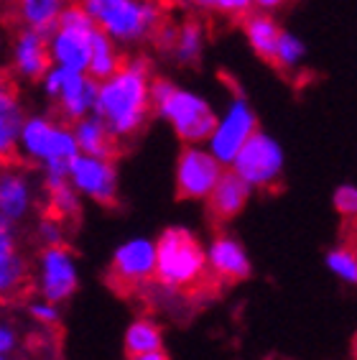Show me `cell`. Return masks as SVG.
I'll return each instance as SVG.
<instances>
[{
  "label": "cell",
  "mask_w": 357,
  "mask_h": 360,
  "mask_svg": "<svg viewBox=\"0 0 357 360\" xmlns=\"http://www.w3.org/2000/svg\"><path fill=\"white\" fill-rule=\"evenodd\" d=\"M281 23L275 21L273 13H266V11H247L242 15V34H245L247 46L253 49V54L263 62L271 64L275 51V44H278V36H281Z\"/></svg>",
  "instance_id": "22"
},
{
  "label": "cell",
  "mask_w": 357,
  "mask_h": 360,
  "mask_svg": "<svg viewBox=\"0 0 357 360\" xmlns=\"http://www.w3.org/2000/svg\"><path fill=\"white\" fill-rule=\"evenodd\" d=\"M11 67L23 82H39L44 72L51 67L46 34L34 28H21L11 44Z\"/></svg>",
  "instance_id": "18"
},
{
  "label": "cell",
  "mask_w": 357,
  "mask_h": 360,
  "mask_svg": "<svg viewBox=\"0 0 357 360\" xmlns=\"http://www.w3.org/2000/svg\"><path fill=\"white\" fill-rule=\"evenodd\" d=\"M97 28L79 3H69L59 21L46 31L48 59L54 67L72 72H87L89 46Z\"/></svg>",
  "instance_id": "6"
},
{
  "label": "cell",
  "mask_w": 357,
  "mask_h": 360,
  "mask_svg": "<svg viewBox=\"0 0 357 360\" xmlns=\"http://www.w3.org/2000/svg\"><path fill=\"white\" fill-rule=\"evenodd\" d=\"M207 274L222 281H245L253 274V264L245 245L233 236H214L205 248Z\"/></svg>",
  "instance_id": "17"
},
{
  "label": "cell",
  "mask_w": 357,
  "mask_h": 360,
  "mask_svg": "<svg viewBox=\"0 0 357 360\" xmlns=\"http://www.w3.org/2000/svg\"><path fill=\"white\" fill-rule=\"evenodd\" d=\"M327 269L332 271V276H337L344 284L357 286V253L350 248H332L327 253Z\"/></svg>",
  "instance_id": "28"
},
{
  "label": "cell",
  "mask_w": 357,
  "mask_h": 360,
  "mask_svg": "<svg viewBox=\"0 0 357 360\" xmlns=\"http://www.w3.org/2000/svg\"><path fill=\"white\" fill-rule=\"evenodd\" d=\"M18 342H21L18 330L11 322L0 319V355H13L18 350Z\"/></svg>",
  "instance_id": "32"
},
{
  "label": "cell",
  "mask_w": 357,
  "mask_h": 360,
  "mask_svg": "<svg viewBox=\"0 0 357 360\" xmlns=\"http://www.w3.org/2000/svg\"><path fill=\"white\" fill-rule=\"evenodd\" d=\"M258 131V115L255 108L247 103L242 95H235L227 100L222 112H217V120L212 125L209 139L205 146L209 148L214 159L220 161L222 167H230V161L235 159V153L240 151L245 141Z\"/></svg>",
  "instance_id": "11"
},
{
  "label": "cell",
  "mask_w": 357,
  "mask_h": 360,
  "mask_svg": "<svg viewBox=\"0 0 357 360\" xmlns=\"http://www.w3.org/2000/svg\"><path fill=\"white\" fill-rule=\"evenodd\" d=\"M28 317L34 319L36 325L44 327H56L62 322V304H54V302H46V299L36 297L26 304Z\"/></svg>",
  "instance_id": "30"
},
{
  "label": "cell",
  "mask_w": 357,
  "mask_h": 360,
  "mask_svg": "<svg viewBox=\"0 0 357 360\" xmlns=\"http://www.w3.org/2000/svg\"><path fill=\"white\" fill-rule=\"evenodd\" d=\"M41 187L46 192L48 212L62 217L64 222L82 215V197L67 179V169H44Z\"/></svg>",
  "instance_id": "21"
},
{
  "label": "cell",
  "mask_w": 357,
  "mask_h": 360,
  "mask_svg": "<svg viewBox=\"0 0 357 360\" xmlns=\"http://www.w3.org/2000/svg\"><path fill=\"white\" fill-rule=\"evenodd\" d=\"M304 62H306V44L296 34L283 28L281 36H278V44H275L271 64L281 72H299L304 67Z\"/></svg>",
  "instance_id": "27"
},
{
  "label": "cell",
  "mask_w": 357,
  "mask_h": 360,
  "mask_svg": "<svg viewBox=\"0 0 357 360\" xmlns=\"http://www.w3.org/2000/svg\"><path fill=\"white\" fill-rule=\"evenodd\" d=\"M69 184L79 192L82 200L110 207L120 197V174L112 156H89L77 153L67 167Z\"/></svg>",
  "instance_id": "12"
},
{
  "label": "cell",
  "mask_w": 357,
  "mask_h": 360,
  "mask_svg": "<svg viewBox=\"0 0 357 360\" xmlns=\"http://www.w3.org/2000/svg\"><path fill=\"white\" fill-rule=\"evenodd\" d=\"M0 360H11V355H0Z\"/></svg>",
  "instance_id": "38"
},
{
  "label": "cell",
  "mask_w": 357,
  "mask_h": 360,
  "mask_svg": "<svg viewBox=\"0 0 357 360\" xmlns=\"http://www.w3.org/2000/svg\"><path fill=\"white\" fill-rule=\"evenodd\" d=\"M31 276V266L18 245V225L0 217V299L21 294Z\"/></svg>",
  "instance_id": "16"
},
{
  "label": "cell",
  "mask_w": 357,
  "mask_h": 360,
  "mask_svg": "<svg viewBox=\"0 0 357 360\" xmlns=\"http://www.w3.org/2000/svg\"><path fill=\"white\" fill-rule=\"evenodd\" d=\"M26 120V110L15 87L0 77V164L18 156V136Z\"/></svg>",
  "instance_id": "19"
},
{
  "label": "cell",
  "mask_w": 357,
  "mask_h": 360,
  "mask_svg": "<svg viewBox=\"0 0 357 360\" xmlns=\"http://www.w3.org/2000/svg\"><path fill=\"white\" fill-rule=\"evenodd\" d=\"M335 210L342 217H357V184H342L335 189Z\"/></svg>",
  "instance_id": "31"
},
{
  "label": "cell",
  "mask_w": 357,
  "mask_h": 360,
  "mask_svg": "<svg viewBox=\"0 0 357 360\" xmlns=\"http://www.w3.org/2000/svg\"><path fill=\"white\" fill-rule=\"evenodd\" d=\"M192 8L202 11V13H225L227 0H186Z\"/></svg>",
  "instance_id": "33"
},
{
  "label": "cell",
  "mask_w": 357,
  "mask_h": 360,
  "mask_svg": "<svg viewBox=\"0 0 357 360\" xmlns=\"http://www.w3.org/2000/svg\"><path fill=\"white\" fill-rule=\"evenodd\" d=\"M128 360H169V355L164 350H156V353H143V355H128Z\"/></svg>",
  "instance_id": "36"
},
{
  "label": "cell",
  "mask_w": 357,
  "mask_h": 360,
  "mask_svg": "<svg viewBox=\"0 0 357 360\" xmlns=\"http://www.w3.org/2000/svg\"><path fill=\"white\" fill-rule=\"evenodd\" d=\"M289 3V0H253V8L255 11H266V13H273L278 8H283Z\"/></svg>",
  "instance_id": "35"
},
{
  "label": "cell",
  "mask_w": 357,
  "mask_h": 360,
  "mask_svg": "<svg viewBox=\"0 0 357 360\" xmlns=\"http://www.w3.org/2000/svg\"><path fill=\"white\" fill-rule=\"evenodd\" d=\"M72 133H74L79 153H89V156H115L117 141L112 139L108 125L97 118L95 112L74 120L72 123Z\"/></svg>",
  "instance_id": "23"
},
{
  "label": "cell",
  "mask_w": 357,
  "mask_h": 360,
  "mask_svg": "<svg viewBox=\"0 0 357 360\" xmlns=\"http://www.w3.org/2000/svg\"><path fill=\"white\" fill-rule=\"evenodd\" d=\"M36 240L41 245H62L67 240V222L51 212L41 215L36 222Z\"/></svg>",
  "instance_id": "29"
},
{
  "label": "cell",
  "mask_w": 357,
  "mask_h": 360,
  "mask_svg": "<svg viewBox=\"0 0 357 360\" xmlns=\"http://www.w3.org/2000/svg\"><path fill=\"white\" fill-rule=\"evenodd\" d=\"M156 278V240L145 236L128 238L112 250L108 281L123 294L148 289Z\"/></svg>",
  "instance_id": "10"
},
{
  "label": "cell",
  "mask_w": 357,
  "mask_h": 360,
  "mask_svg": "<svg viewBox=\"0 0 357 360\" xmlns=\"http://www.w3.org/2000/svg\"><path fill=\"white\" fill-rule=\"evenodd\" d=\"M207 276L205 245L189 228L171 225L156 238V284L186 291Z\"/></svg>",
  "instance_id": "4"
},
{
  "label": "cell",
  "mask_w": 357,
  "mask_h": 360,
  "mask_svg": "<svg viewBox=\"0 0 357 360\" xmlns=\"http://www.w3.org/2000/svg\"><path fill=\"white\" fill-rule=\"evenodd\" d=\"M247 187L253 189H271L275 187L283 176L286 169V153L283 146L266 131H258L245 141L240 151L235 153V159L230 161V167Z\"/></svg>",
  "instance_id": "7"
},
{
  "label": "cell",
  "mask_w": 357,
  "mask_h": 360,
  "mask_svg": "<svg viewBox=\"0 0 357 360\" xmlns=\"http://www.w3.org/2000/svg\"><path fill=\"white\" fill-rule=\"evenodd\" d=\"M39 84H41L44 97L54 103L59 118L67 123H74L95 110L97 79H92L87 72L62 70L51 64L41 75Z\"/></svg>",
  "instance_id": "8"
},
{
  "label": "cell",
  "mask_w": 357,
  "mask_h": 360,
  "mask_svg": "<svg viewBox=\"0 0 357 360\" xmlns=\"http://www.w3.org/2000/svg\"><path fill=\"white\" fill-rule=\"evenodd\" d=\"M352 355H355V360H357V335H355V340H352Z\"/></svg>",
  "instance_id": "37"
},
{
  "label": "cell",
  "mask_w": 357,
  "mask_h": 360,
  "mask_svg": "<svg viewBox=\"0 0 357 360\" xmlns=\"http://www.w3.org/2000/svg\"><path fill=\"white\" fill-rule=\"evenodd\" d=\"M250 197H253V189L247 187L233 169H225L205 202L209 205L214 220H233L247 207Z\"/></svg>",
  "instance_id": "20"
},
{
  "label": "cell",
  "mask_w": 357,
  "mask_h": 360,
  "mask_svg": "<svg viewBox=\"0 0 357 360\" xmlns=\"http://www.w3.org/2000/svg\"><path fill=\"white\" fill-rule=\"evenodd\" d=\"M97 31L120 46H138L153 39L164 23V8L156 0H79Z\"/></svg>",
  "instance_id": "3"
},
{
  "label": "cell",
  "mask_w": 357,
  "mask_h": 360,
  "mask_svg": "<svg viewBox=\"0 0 357 360\" xmlns=\"http://www.w3.org/2000/svg\"><path fill=\"white\" fill-rule=\"evenodd\" d=\"M125 355H143L164 350V330L153 317H136L125 327Z\"/></svg>",
  "instance_id": "25"
},
{
  "label": "cell",
  "mask_w": 357,
  "mask_h": 360,
  "mask_svg": "<svg viewBox=\"0 0 357 360\" xmlns=\"http://www.w3.org/2000/svg\"><path fill=\"white\" fill-rule=\"evenodd\" d=\"M120 64H123L120 44H115L110 36H105L103 31H97L95 39H92V46H89L87 75L100 82L105 77H110L112 72H117Z\"/></svg>",
  "instance_id": "26"
},
{
  "label": "cell",
  "mask_w": 357,
  "mask_h": 360,
  "mask_svg": "<svg viewBox=\"0 0 357 360\" xmlns=\"http://www.w3.org/2000/svg\"><path fill=\"white\" fill-rule=\"evenodd\" d=\"M77 148L72 123L46 112L26 115L18 136V156L28 164L44 169H67L74 159Z\"/></svg>",
  "instance_id": "5"
},
{
  "label": "cell",
  "mask_w": 357,
  "mask_h": 360,
  "mask_svg": "<svg viewBox=\"0 0 357 360\" xmlns=\"http://www.w3.org/2000/svg\"><path fill=\"white\" fill-rule=\"evenodd\" d=\"M34 289L36 297L64 304L79 289V264L74 250L67 243L62 245H41L34 266Z\"/></svg>",
  "instance_id": "9"
},
{
  "label": "cell",
  "mask_w": 357,
  "mask_h": 360,
  "mask_svg": "<svg viewBox=\"0 0 357 360\" xmlns=\"http://www.w3.org/2000/svg\"><path fill=\"white\" fill-rule=\"evenodd\" d=\"M227 167L214 159L205 143H184L176 156L174 181L181 200L205 202Z\"/></svg>",
  "instance_id": "13"
},
{
  "label": "cell",
  "mask_w": 357,
  "mask_h": 360,
  "mask_svg": "<svg viewBox=\"0 0 357 360\" xmlns=\"http://www.w3.org/2000/svg\"><path fill=\"white\" fill-rule=\"evenodd\" d=\"M36 181L31 172L15 164H3L0 169V217L13 225H23L34 215Z\"/></svg>",
  "instance_id": "15"
},
{
  "label": "cell",
  "mask_w": 357,
  "mask_h": 360,
  "mask_svg": "<svg viewBox=\"0 0 357 360\" xmlns=\"http://www.w3.org/2000/svg\"><path fill=\"white\" fill-rule=\"evenodd\" d=\"M151 64L143 56L123 59V64L97 82L95 115L108 125L112 139L131 141L151 118Z\"/></svg>",
  "instance_id": "1"
},
{
  "label": "cell",
  "mask_w": 357,
  "mask_h": 360,
  "mask_svg": "<svg viewBox=\"0 0 357 360\" xmlns=\"http://www.w3.org/2000/svg\"><path fill=\"white\" fill-rule=\"evenodd\" d=\"M69 3L72 0H13V15L21 28H34L46 34L59 21Z\"/></svg>",
  "instance_id": "24"
},
{
  "label": "cell",
  "mask_w": 357,
  "mask_h": 360,
  "mask_svg": "<svg viewBox=\"0 0 357 360\" xmlns=\"http://www.w3.org/2000/svg\"><path fill=\"white\" fill-rule=\"evenodd\" d=\"M151 108L181 143H205L217 120L214 105L202 92L166 77L151 79Z\"/></svg>",
  "instance_id": "2"
},
{
  "label": "cell",
  "mask_w": 357,
  "mask_h": 360,
  "mask_svg": "<svg viewBox=\"0 0 357 360\" xmlns=\"http://www.w3.org/2000/svg\"><path fill=\"white\" fill-rule=\"evenodd\" d=\"M158 49L166 51L181 67H194L202 62L207 49V28L197 18H186L181 23H161L153 34Z\"/></svg>",
  "instance_id": "14"
},
{
  "label": "cell",
  "mask_w": 357,
  "mask_h": 360,
  "mask_svg": "<svg viewBox=\"0 0 357 360\" xmlns=\"http://www.w3.org/2000/svg\"><path fill=\"white\" fill-rule=\"evenodd\" d=\"M247 11H253V0H227L225 3V15H245Z\"/></svg>",
  "instance_id": "34"
}]
</instances>
